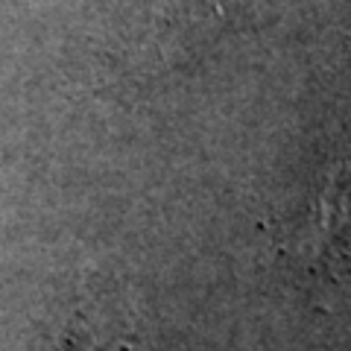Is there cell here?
<instances>
[{
	"mask_svg": "<svg viewBox=\"0 0 351 351\" xmlns=\"http://www.w3.org/2000/svg\"><path fill=\"white\" fill-rule=\"evenodd\" d=\"M348 191H346V176L343 167H334L328 173L325 191L319 193L313 211L302 223H295L290 232L276 237V249L281 255H290L295 261L307 263L316 272L334 276L339 258L348 255L346 232H348Z\"/></svg>",
	"mask_w": 351,
	"mask_h": 351,
	"instance_id": "1",
	"label": "cell"
}]
</instances>
